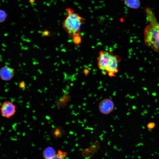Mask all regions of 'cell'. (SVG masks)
I'll return each mask as SVG.
<instances>
[{
    "label": "cell",
    "instance_id": "8fae6325",
    "mask_svg": "<svg viewBox=\"0 0 159 159\" xmlns=\"http://www.w3.org/2000/svg\"><path fill=\"white\" fill-rule=\"evenodd\" d=\"M155 126V124L153 122H149L147 125V127L148 129L152 130L154 128Z\"/></svg>",
    "mask_w": 159,
    "mask_h": 159
},
{
    "label": "cell",
    "instance_id": "8992f818",
    "mask_svg": "<svg viewBox=\"0 0 159 159\" xmlns=\"http://www.w3.org/2000/svg\"><path fill=\"white\" fill-rule=\"evenodd\" d=\"M14 69L7 66L2 67L0 70L1 79L5 81H9L13 78L14 75Z\"/></svg>",
    "mask_w": 159,
    "mask_h": 159
},
{
    "label": "cell",
    "instance_id": "ba28073f",
    "mask_svg": "<svg viewBox=\"0 0 159 159\" xmlns=\"http://www.w3.org/2000/svg\"><path fill=\"white\" fill-rule=\"evenodd\" d=\"M56 154L53 148L51 147H48L44 150L43 155L45 159H52Z\"/></svg>",
    "mask_w": 159,
    "mask_h": 159
},
{
    "label": "cell",
    "instance_id": "4fadbf2b",
    "mask_svg": "<svg viewBox=\"0 0 159 159\" xmlns=\"http://www.w3.org/2000/svg\"><path fill=\"white\" fill-rule=\"evenodd\" d=\"M49 34V32L48 31L45 30L42 32V35L44 36H47Z\"/></svg>",
    "mask_w": 159,
    "mask_h": 159
},
{
    "label": "cell",
    "instance_id": "52a82bcc",
    "mask_svg": "<svg viewBox=\"0 0 159 159\" xmlns=\"http://www.w3.org/2000/svg\"><path fill=\"white\" fill-rule=\"evenodd\" d=\"M124 2L127 7L132 9H138L141 5L140 0H124Z\"/></svg>",
    "mask_w": 159,
    "mask_h": 159
},
{
    "label": "cell",
    "instance_id": "30bf717a",
    "mask_svg": "<svg viewBox=\"0 0 159 159\" xmlns=\"http://www.w3.org/2000/svg\"><path fill=\"white\" fill-rule=\"evenodd\" d=\"M7 17L6 12L4 10L0 9V22L1 23L4 22Z\"/></svg>",
    "mask_w": 159,
    "mask_h": 159
},
{
    "label": "cell",
    "instance_id": "5bb4252c",
    "mask_svg": "<svg viewBox=\"0 0 159 159\" xmlns=\"http://www.w3.org/2000/svg\"><path fill=\"white\" fill-rule=\"evenodd\" d=\"M89 72V71L87 69H85L84 70V72L85 74H87Z\"/></svg>",
    "mask_w": 159,
    "mask_h": 159
},
{
    "label": "cell",
    "instance_id": "7c38bea8",
    "mask_svg": "<svg viewBox=\"0 0 159 159\" xmlns=\"http://www.w3.org/2000/svg\"><path fill=\"white\" fill-rule=\"evenodd\" d=\"M25 83L23 82H21L19 84V87L21 88H24L25 87Z\"/></svg>",
    "mask_w": 159,
    "mask_h": 159
},
{
    "label": "cell",
    "instance_id": "7a4b0ae2",
    "mask_svg": "<svg viewBox=\"0 0 159 159\" xmlns=\"http://www.w3.org/2000/svg\"><path fill=\"white\" fill-rule=\"evenodd\" d=\"M97 59V66L103 74H107L110 77H112L118 72L120 58L112 52L106 50L100 51Z\"/></svg>",
    "mask_w": 159,
    "mask_h": 159
},
{
    "label": "cell",
    "instance_id": "9c48e42d",
    "mask_svg": "<svg viewBox=\"0 0 159 159\" xmlns=\"http://www.w3.org/2000/svg\"><path fill=\"white\" fill-rule=\"evenodd\" d=\"M73 43L76 45H79L81 42V37L79 34L74 35L72 37Z\"/></svg>",
    "mask_w": 159,
    "mask_h": 159
},
{
    "label": "cell",
    "instance_id": "5b68a950",
    "mask_svg": "<svg viewBox=\"0 0 159 159\" xmlns=\"http://www.w3.org/2000/svg\"><path fill=\"white\" fill-rule=\"evenodd\" d=\"M99 107L101 113L104 114H108L113 111L114 104L112 101L110 99H105L100 102Z\"/></svg>",
    "mask_w": 159,
    "mask_h": 159
},
{
    "label": "cell",
    "instance_id": "277c9868",
    "mask_svg": "<svg viewBox=\"0 0 159 159\" xmlns=\"http://www.w3.org/2000/svg\"><path fill=\"white\" fill-rule=\"evenodd\" d=\"M16 111V106L11 102L6 101L2 104L1 112V115L4 117L9 118L14 115Z\"/></svg>",
    "mask_w": 159,
    "mask_h": 159
},
{
    "label": "cell",
    "instance_id": "3957f363",
    "mask_svg": "<svg viewBox=\"0 0 159 159\" xmlns=\"http://www.w3.org/2000/svg\"><path fill=\"white\" fill-rule=\"evenodd\" d=\"M65 10L67 14L62 23V27L69 37L72 38L74 35L79 34L83 19L71 8H68Z\"/></svg>",
    "mask_w": 159,
    "mask_h": 159
},
{
    "label": "cell",
    "instance_id": "9a60e30c",
    "mask_svg": "<svg viewBox=\"0 0 159 159\" xmlns=\"http://www.w3.org/2000/svg\"><path fill=\"white\" fill-rule=\"evenodd\" d=\"M35 0H29V2L31 4H32L35 2Z\"/></svg>",
    "mask_w": 159,
    "mask_h": 159
},
{
    "label": "cell",
    "instance_id": "6da1fadb",
    "mask_svg": "<svg viewBox=\"0 0 159 159\" xmlns=\"http://www.w3.org/2000/svg\"><path fill=\"white\" fill-rule=\"evenodd\" d=\"M149 24L144 29V39L146 45L155 51H159V22L151 9H146Z\"/></svg>",
    "mask_w": 159,
    "mask_h": 159
}]
</instances>
